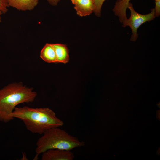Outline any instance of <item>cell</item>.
Here are the masks:
<instances>
[{"label": "cell", "mask_w": 160, "mask_h": 160, "mask_svg": "<svg viewBox=\"0 0 160 160\" xmlns=\"http://www.w3.org/2000/svg\"><path fill=\"white\" fill-rule=\"evenodd\" d=\"M2 14V13L0 11V23L1 22V15Z\"/></svg>", "instance_id": "obj_16"}, {"label": "cell", "mask_w": 160, "mask_h": 160, "mask_svg": "<svg viewBox=\"0 0 160 160\" xmlns=\"http://www.w3.org/2000/svg\"><path fill=\"white\" fill-rule=\"evenodd\" d=\"M94 5L93 12L95 15L100 17L101 15V9L102 5L105 0H93ZM121 0H117L120 1Z\"/></svg>", "instance_id": "obj_11"}, {"label": "cell", "mask_w": 160, "mask_h": 160, "mask_svg": "<svg viewBox=\"0 0 160 160\" xmlns=\"http://www.w3.org/2000/svg\"><path fill=\"white\" fill-rule=\"evenodd\" d=\"M155 1H160V0H155Z\"/></svg>", "instance_id": "obj_17"}, {"label": "cell", "mask_w": 160, "mask_h": 160, "mask_svg": "<svg viewBox=\"0 0 160 160\" xmlns=\"http://www.w3.org/2000/svg\"><path fill=\"white\" fill-rule=\"evenodd\" d=\"M60 0H47L48 3L51 5L56 6Z\"/></svg>", "instance_id": "obj_14"}, {"label": "cell", "mask_w": 160, "mask_h": 160, "mask_svg": "<svg viewBox=\"0 0 160 160\" xmlns=\"http://www.w3.org/2000/svg\"><path fill=\"white\" fill-rule=\"evenodd\" d=\"M127 8L130 12V17L127 18L123 22V27H125L129 26L131 29L132 34L130 38L132 41H135L138 37L137 33V30L143 23L153 20L156 17L154 8L151 9V12L148 14L143 15L139 14L136 12L133 7L132 4L129 2Z\"/></svg>", "instance_id": "obj_4"}, {"label": "cell", "mask_w": 160, "mask_h": 160, "mask_svg": "<svg viewBox=\"0 0 160 160\" xmlns=\"http://www.w3.org/2000/svg\"><path fill=\"white\" fill-rule=\"evenodd\" d=\"M74 5L77 14L80 16L89 15L93 12V0H78Z\"/></svg>", "instance_id": "obj_7"}, {"label": "cell", "mask_w": 160, "mask_h": 160, "mask_svg": "<svg viewBox=\"0 0 160 160\" xmlns=\"http://www.w3.org/2000/svg\"><path fill=\"white\" fill-rule=\"evenodd\" d=\"M155 9L156 17H159L160 15V1H155Z\"/></svg>", "instance_id": "obj_13"}, {"label": "cell", "mask_w": 160, "mask_h": 160, "mask_svg": "<svg viewBox=\"0 0 160 160\" xmlns=\"http://www.w3.org/2000/svg\"><path fill=\"white\" fill-rule=\"evenodd\" d=\"M59 127L47 130L38 140L34 159H37L39 155L49 149H58L71 151L85 145L84 142L80 141Z\"/></svg>", "instance_id": "obj_3"}, {"label": "cell", "mask_w": 160, "mask_h": 160, "mask_svg": "<svg viewBox=\"0 0 160 160\" xmlns=\"http://www.w3.org/2000/svg\"><path fill=\"white\" fill-rule=\"evenodd\" d=\"M37 95L32 88L20 82L12 83L0 89V121L7 123L12 120L11 114L16 106L33 102Z\"/></svg>", "instance_id": "obj_2"}, {"label": "cell", "mask_w": 160, "mask_h": 160, "mask_svg": "<svg viewBox=\"0 0 160 160\" xmlns=\"http://www.w3.org/2000/svg\"><path fill=\"white\" fill-rule=\"evenodd\" d=\"M56 53L57 63L66 64L69 60V52L66 45L61 44H52Z\"/></svg>", "instance_id": "obj_8"}, {"label": "cell", "mask_w": 160, "mask_h": 160, "mask_svg": "<svg viewBox=\"0 0 160 160\" xmlns=\"http://www.w3.org/2000/svg\"><path fill=\"white\" fill-rule=\"evenodd\" d=\"M74 153L71 151L58 149L48 150L42 153V160H73Z\"/></svg>", "instance_id": "obj_5"}, {"label": "cell", "mask_w": 160, "mask_h": 160, "mask_svg": "<svg viewBox=\"0 0 160 160\" xmlns=\"http://www.w3.org/2000/svg\"><path fill=\"white\" fill-rule=\"evenodd\" d=\"M8 7L7 0H0V11L2 14H5L7 12Z\"/></svg>", "instance_id": "obj_12"}, {"label": "cell", "mask_w": 160, "mask_h": 160, "mask_svg": "<svg viewBox=\"0 0 160 160\" xmlns=\"http://www.w3.org/2000/svg\"><path fill=\"white\" fill-rule=\"evenodd\" d=\"M78 0H71L72 4H74Z\"/></svg>", "instance_id": "obj_15"}, {"label": "cell", "mask_w": 160, "mask_h": 160, "mask_svg": "<svg viewBox=\"0 0 160 160\" xmlns=\"http://www.w3.org/2000/svg\"><path fill=\"white\" fill-rule=\"evenodd\" d=\"M12 117L21 120L26 129L33 134H43L47 130L62 126L63 122L47 108L15 107Z\"/></svg>", "instance_id": "obj_1"}, {"label": "cell", "mask_w": 160, "mask_h": 160, "mask_svg": "<svg viewBox=\"0 0 160 160\" xmlns=\"http://www.w3.org/2000/svg\"><path fill=\"white\" fill-rule=\"evenodd\" d=\"M40 57L48 63H57L56 56L52 44L47 43L41 50Z\"/></svg>", "instance_id": "obj_9"}, {"label": "cell", "mask_w": 160, "mask_h": 160, "mask_svg": "<svg viewBox=\"0 0 160 160\" xmlns=\"http://www.w3.org/2000/svg\"><path fill=\"white\" fill-rule=\"evenodd\" d=\"M39 0H7L9 7L21 11H31L37 5Z\"/></svg>", "instance_id": "obj_6"}, {"label": "cell", "mask_w": 160, "mask_h": 160, "mask_svg": "<svg viewBox=\"0 0 160 160\" xmlns=\"http://www.w3.org/2000/svg\"><path fill=\"white\" fill-rule=\"evenodd\" d=\"M131 0H121L116 2L113 9L115 15L117 16L120 22L122 23L127 18L126 11Z\"/></svg>", "instance_id": "obj_10"}]
</instances>
